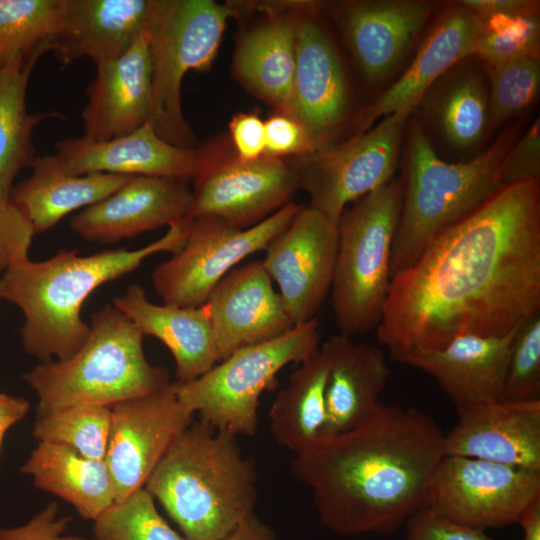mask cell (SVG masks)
<instances>
[{"label": "cell", "instance_id": "obj_1", "mask_svg": "<svg viewBox=\"0 0 540 540\" xmlns=\"http://www.w3.org/2000/svg\"><path fill=\"white\" fill-rule=\"evenodd\" d=\"M540 314L539 181L503 186L391 278L377 337L389 350L503 336Z\"/></svg>", "mask_w": 540, "mask_h": 540}, {"label": "cell", "instance_id": "obj_2", "mask_svg": "<svg viewBox=\"0 0 540 540\" xmlns=\"http://www.w3.org/2000/svg\"><path fill=\"white\" fill-rule=\"evenodd\" d=\"M445 434L417 408L380 404L355 428L295 454L291 471L320 523L343 536L388 534L427 506Z\"/></svg>", "mask_w": 540, "mask_h": 540}, {"label": "cell", "instance_id": "obj_3", "mask_svg": "<svg viewBox=\"0 0 540 540\" xmlns=\"http://www.w3.org/2000/svg\"><path fill=\"white\" fill-rule=\"evenodd\" d=\"M188 232L186 218L170 225L161 238L135 250L80 256L75 249H64L46 260L26 258L9 266L1 278L2 298L23 313L20 335L24 351L40 363L70 358L89 335V325L81 318L87 297L104 283L134 271L155 253H176Z\"/></svg>", "mask_w": 540, "mask_h": 540}, {"label": "cell", "instance_id": "obj_4", "mask_svg": "<svg viewBox=\"0 0 540 540\" xmlns=\"http://www.w3.org/2000/svg\"><path fill=\"white\" fill-rule=\"evenodd\" d=\"M255 462L237 437L193 420L174 440L144 488L187 540H222L254 515Z\"/></svg>", "mask_w": 540, "mask_h": 540}, {"label": "cell", "instance_id": "obj_5", "mask_svg": "<svg viewBox=\"0 0 540 540\" xmlns=\"http://www.w3.org/2000/svg\"><path fill=\"white\" fill-rule=\"evenodd\" d=\"M512 139L511 133H503L474 159L448 163L437 156L422 127H412L391 251V278L411 266L440 232L474 212L505 186L500 163Z\"/></svg>", "mask_w": 540, "mask_h": 540}, {"label": "cell", "instance_id": "obj_6", "mask_svg": "<svg viewBox=\"0 0 540 540\" xmlns=\"http://www.w3.org/2000/svg\"><path fill=\"white\" fill-rule=\"evenodd\" d=\"M144 335L113 305L93 314L89 335L70 358L41 362L22 374L38 398L37 409L76 404L112 406L155 393L168 371L149 363Z\"/></svg>", "mask_w": 540, "mask_h": 540}, {"label": "cell", "instance_id": "obj_7", "mask_svg": "<svg viewBox=\"0 0 540 540\" xmlns=\"http://www.w3.org/2000/svg\"><path fill=\"white\" fill-rule=\"evenodd\" d=\"M403 182L391 179L344 211L332 282V308L341 334L378 327L391 282V251Z\"/></svg>", "mask_w": 540, "mask_h": 540}, {"label": "cell", "instance_id": "obj_8", "mask_svg": "<svg viewBox=\"0 0 540 540\" xmlns=\"http://www.w3.org/2000/svg\"><path fill=\"white\" fill-rule=\"evenodd\" d=\"M235 13L232 5L212 0H152L145 26L152 63L148 123L167 142L193 148L182 112V82L188 72L210 67Z\"/></svg>", "mask_w": 540, "mask_h": 540}, {"label": "cell", "instance_id": "obj_9", "mask_svg": "<svg viewBox=\"0 0 540 540\" xmlns=\"http://www.w3.org/2000/svg\"><path fill=\"white\" fill-rule=\"evenodd\" d=\"M320 338L316 317L279 338L238 349L200 377L187 383L176 381L178 399L218 431L253 436L262 393L275 385L284 367L300 364L317 350Z\"/></svg>", "mask_w": 540, "mask_h": 540}, {"label": "cell", "instance_id": "obj_10", "mask_svg": "<svg viewBox=\"0 0 540 540\" xmlns=\"http://www.w3.org/2000/svg\"><path fill=\"white\" fill-rule=\"evenodd\" d=\"M304 205L290 202L260 223L245 229L210 219H189L183 247L159 263L152 283L164 304L197 307L215 285L255 252L265 250L284 231Z\"/></svg>", "mask_w": 540, "mask_h": 540}, {"label": "cell", "instance_id": "obj_11", "mask_svg": "<svg viewBox=\"0 0 540 540\" xmlns=\"http://www.w3.org/2000/svg\"><path fill=\"white\" fill-rule=\"evenodd\" d=\"M412 111L386 117L349 140L294 162L309 207L338 225L346 206L393 179L406 123Z\"/></svg>", "mask_w": 540, "mask_h": 540}, {"label": "cell", "instance_id": "obj_12", "mask_svg": "<svg viewBox=\"0 0 540 540\" xmlns=\"http://www.w3.org/2000/svg\"><path fill=\"white\" fill-rule=\"evenodd\" d=\"M540 497V471L445 455L432 478L427 506L458 524L485 531L518 524Z\"/></svg>", "mask_w": 540, "mask_h": 540}, {"label": "cell", "instance_id": "obj_13", "mask_svg": "<svg viewBox=\"0 0 540 540\" xmlns=\"http://www.w3.org/2000/svg\"><path fill=\"white\" fill-rule=\"evenodd\" d=\"M189 219H210L245 229L292 202L300 188L294 162L262 156L244 162L235 157H213L194 178Z\"/></svg>", "mask_w": 540, "mask_h": 540}, {"label": "cell", "instance_id": "obj_14", "mask_svg": "<svg viewBox=\"0 0 540 540\" xmlns=\"http://www.w3.org/2000/svg\"><path fill=\"white\" fill-rule=\"evenodd\" d=\"M110 409L105 462L118 502L145 486L168 448L195 415L179 401L176 382Z\"/></svg>", "mask_w": 540, "mask_h": 540}, {"label": "cell", "instance_id": "obj_15", "mask_svg": "<svg viewBox=\"0 0 540 540\" xmlns=\"http://www.w3.org/2000/svg\"><path fill=\"white\" fill-rule=\"evenodd\" d=\"M338 225L309 206L265 248L262 265L293 325L316 318L332 287Z\"/></svg>", "mask_w": 540, "mask_h": 540}, {"label": "cell", "instance_id": "obj_16", "mask_svg": "<svg viewBox=\"0 0 540 540\" xmlns=\"http://www.w3.org/2000/svg\"><path fill=\"white\" fill-rule=\"evenodd\" d=\"M295 19L291 116L302 124L318 151L331 145L346 117L347 80L338 51L310 4H295Z\"/></svg>", "mask_w": 540, "mask_h": 540}, {"label": "cell", "instance_id": "obj_17", "mask_svg": "<svg viewBox=\"0 0 540 540\" xmlns=\"http://www.w3.org/2000/svg\"><path fill=\"white\" fill-rule=\"evenodd\" d=\"M64 168L73 175L107 173L187 181L206 163L209 149L186 148L161 138L151 124L107 141L65 137L55 144Z\"/></svg>", "mask_w": 540, "mask_h": 540}, {"label": "cell", "instance_id": "obj_18", "mask_svg": "<svg viewBox=\"0 0 540 540\" xmlns=\"http://www.w3.org/2000/svg\"><path fill=\"white\" fill-rule=\"evenodd\" d=\"M208 307L220 361L293 327L281 296L259 260L233 268L212 289Z\"/></svg>", "mask_w": 540, "mask_h": 540}, {"label": "cell", "instance_id": "obj_19", "mask_svg": "<svg viewBox=\"0 0 540 540\" xmlns=\"http://www.w3.org/2000/svg\"><path fill=\"white\" fill-rule=\"evenodd\" d=\"M456 410L445 455L540 471V400H495Z\"/></svg>", "mask_w": 540, "mask_h": 540}, {"label": "cell", "instance_id": "obj_20", "mask_svg": "<svg viewBox=\"0 0 540 540\" xmlns=\"http://www.w3.org/2000/svg\"><path fill=\"white\" fill-rule=\"evenodd\" d=\"M192 198L186 181L132 176L117 191L74 215L70 225L85 240L115 243L188 218Z\"/></svg>", "mask_w": 540, "mask_h": 540}, {"label": "cell", "instance_id": "obj_21", "mask_svg": "<svg viewBox=\"0 0 540 540\" xmlns=\"http://www.w3.org/2000/svg\"><path fill=\"white\" fill-rule=\"evenodd\" d=\"M516 330L503 336L461 335L440 349L389 351L395 361L433 377L459 409L501 400L506 363Z\"/></svg>", "mask_w": 540, "mask_h": 540}, {"label": "cell", "instance_id": "obj_22", "mask_svg": "<svg viewBox=\"0 0 540 540\" xmlns=\"http://www.w3.org/2000/svg\"><path fill=\"white\" fill-rule=\"evenodd\" d=\"M437 4L429 0L346 3L341 24L353 57L370 83L387 78L413 46Z\"/></svg>", "mask_w": 540, "mask_h": 540}, {"label": "cell", "instance_id": "obj_23", "mask_svg": "<svg viewBox=\"0 0 540 540\" xmlns=\"http://www.w3.org/2000/svg\"><path fill=\"white\" fill-rule=\"evenodd\" d=\"M86 88L83 137L107 141L129 134L148 122L152 63L146 31L123 55L96 66Z\"/></svg>", "mask_w": 540, "mask_h": 540}, {"label": "cell", "instance_id": "obj_24", "mask_svg": "<svg viewBox=\"0 0 540 540\" xmlns=\"http://www.w3.org/2000/svg\"><path fill=\"white\" fill-rule=\"evenodd\" d=\"M482 31V20L463 6L456 4L445 12L405 72L360 112L357 133L390 114L413 111L440 76L460 60L476 55Z\"/></svg>", "mask_w": 540, "mask_h": 540}, {"label": "cell", "instance_id": "obj_25", "mask_svg": "<svg viewBox=\"0 0 540 540\" xmlns=\"http://www.w3.org/2000/svg\"><path fill=\"white\" fill-rule=\"evenodd\" d=\"M152 0H64L49 52L63 66H96L128 51L145 29Z\"/></svg>", "mask_w": 540, "mask_h": 540}, {"label": "cell", "instance_id": "obj_26", "mask_svg": "<svg viewBox=\"0 0 540 540\" xmlns=\"http://www.w3.org/2000/svg\"><path fill=\"white\" fill-rule=\"evenodd\" d=\"M328 363L325 423L319 438L349 431L380 406L390 370L384 352L341 333L321 346Z\"/></svg>", "mask_w": 540, "mask_h": 540}, {"label": "cell", "instance_id": "obj_27", "mask_svg": "<svg viewBox=\"0 0 540 540\" xmlns=\"http://www.w3.org/2000/svg\"><path fill=\"white\" fill-rule=\"evenodd\" d=\"M112 305L144 336H153L168 348L175 361L178 383L200 377L220 361L205 303L197 307L154 304L140 285L132 284L123 295L114 298Z\"/></svg>", "mask_w": 540, "mask_h": 540}, {"label": "cell", "instance_id": "obj_28", "mask_svg": "<svg viewBox=\"0 0 540 540\" xmlns=\"http://www.w3.org/2000/svg\"><path fill=\"white\" fill-rule=\"evenodd\" d=\"M266 6L267 17L239 39L234 71L247 89L291 115L296 63L295 4L288 12Z\"/></svg>", "mask_w": 540, "mask_h": 540}, {"label": "cell", "instance_id": "obj_29", "mask_svg": "<svg viewBox=\"0 0 540 540\" xmlns=\"http://www.w3.org/2000/svg\"><path fill=\"white\" fill-rule=\"evenodd\" d=\"M31 168V175L13 187L10 200L35 234L51 229L66 215L105 199L132 177L107 173L73 175L56 153L37 156Z\"/></svg>", "mask_w": 540, "mask_h": 540}, {"label": "cell", "instance_id": "obj_30", "mask_svg": "<svg viewBox=\"0 0 540 540\" xmlns=\"http://www.w3.org/2000/svg\"><path fill=\"white\" fill-rule=\"evenodd\" d=\"M20 473L29 475L36 488L70 504L85 520L94 522L116 502L105 459H90L73 449L38 442Z\"/></svg>", "mask_w": 540, "mask_h": 540}, {"label": "cell", "instance_id": "obj_31", "mask_svg": "<svg viewBox=\"0 0 540 540\" xmlns=\"http://www.w3.org/2000/svg\"><path fill=\"white\" fill-rule=\"evenodd\" d=\"M44 52L18 57L0 64V200L10 201L18 173L32 167L36 151L34 129L49 119H67L57 111L28 112L27 88L30 75Z\"/></svg>", "mask_w": 540, "mask_h": 540}, {"label": "cell", "instance_id": "obj_32", "mask_svg": "<svg viewBox=\"0 0 540 540\" xmlns=\"http://www.w3.org/2000/svg\"><path fill=\"white\" fill-rule=\"evenodd\" d=\"M328 363L319 347L291 375L269 411L270 432L281 447L297 454L319 439L325 423Z\"/></svg>", "mask_w": 540, "mask_h": 540}, {"label": "cell", "instance_id": "obj_33", "mask_svg": "<svg viewBox=\"0 0 540 540\" xmlns=\"http://www.w3.org/2000/svg\"><path fill=\"white\" fill-rule=\"evenodd\" d=\"M111 424V409L76 404L37 409L32 436L37 442L67 446L90 459H105Z\"/></svg>", "mask_w": 540, "mask_h": 540}, {"label": "cell", "instance_id": "obj_34", "mask_svg": "<svg viewBox=\"0 0 540 540\" xmlns=\"http://www.w3.org/2000/svg\"><path fill=\"white\" fill-rule=\"evenodd\" d=\"M64 0H0V64L49 52Z\"/></svg>", "mask_w": 540, "mask_h": 540}, {"label": "cell", "instance_id": "obj_35", "mask_svg": "<svg viewBox=\"0 0 540 540\" xmlns=\"http://www.w3.org/2000/svg\"><path fill=\"white\" fill-rule=\"evenodd\" d=\"M439 100L437 119L446 139L458 148L476 145L489 118L488 95L481 78L474 72L460 75Z\"/></svg>", "mask_w": 540, "mask_h": 540}, {"label": "cell", "instance_id": "obj_36", "mask_svg": "<svg viewBox=\"0 0 540 540\" xmlns=\"http://www.w3.org/2000/svg\"><path fill=\"white\" fill-rule=\"evenodd\" d=\"M94 540H187L161 516L143 487L115 502L93 522Z\"/></svg>", "mask_w": 540, "mask_h": 540}, {"label": "cell", "instance_id": "obj_37", "mask_svg": "<svg viewBox=\"0 0 540 540\" xmlns=\"http://www.w3.org/2000/svg\"><path fill=\"white\" fill-rule=\"evenodd\" d=\"M487 69L490 76L489 117L494 124L520 114L538 94L539 58L521 56Z\"/></svg>", "mask_w": 540, "mask_h": 540}, {"label": "cell", "instance_id": "obj_38", "mask_svg": "<svg viewBox=\"0 0 540 540\" xmlns=\"http://www.w3.org/2000/svg\"><path fill=\"white\" fill-rule=\"evenodd\" d=\"M483 31L476 55L492 67L511 59L539 58L540 24L538 14H499L482 20Z\"/></svg>", "mask_w": 540, "mask_h": 540}, {"label": "cell", "instance_id": "obj_39", "mask_svg": "<svg viewBox=\"0 0 540 540\" xmlns=\"http://www.w3.org/2000/svg\"><path fill=\"white\" fill-rule=\"evenodd\" d=\"M501 400H540V314L521 324L513 337Z\"/></svg>", "mask_w": 540, "mask_h": 540}, {"label": "cell", "instance_id": "obj_40", "mask_svg": "<svg viewBox=\"0 0 540 540\" xmlns=\"http://www.w3.org/2000/svg\"><path fill=\"white\" fill-rule=\"evenodd\" d=\"M504 185L539 181L540 119L533 122L524 135L510 146L500 163Z\"/></svg>", "mask_w": 540, "mask_h": 540}, {"label": "cell", "instance_id": "obj_41", "mask_svg": "<svg viewBox=\"0 0 540 540\" xmlns=\"http://www.w3.org/2000/svg\"><path fill=\"white\" fill-rule=\"evenodd\" d=\"M265 156L286 159L316 150L302 124L293 116L277 112L264 121Z\"/></svg>", "mask_w": 540, "mask_h": 540}, {"label": "cell", "instance_id": "obj_42", "mask_svg": "<svg viewBox=\"0 0 540 540\" xmlns=\"http://www.w3.org/2000/svg\"><path fill=\"white\" fill-rule=\"evenodd\" d=\"M34 235L30 223L11 200H0V273L29 258Z\"/></svg>", "mask_w": 540, "mask_h": 540}, {"label": "cell", "instance_id": "obj_43", "mask_svg": "<svg viewBox=\"0 0 540 540\" xmlns=\"http://www.w3.org/2000/svg\"><path fill=\"white\" fill-rule=\"evenodd\" d=\"M405 526V540H495L485 531L446 519L428 506L413 513Z\"/></svg>", "mask_w": 540, "mask_h": 540}, {"label": "cell", "instance_id": "obj_44", "mask_svg": "<svg viewBox=\"0 0 540 540\" xmlns=\"http://www.w3.org/2000/svg\"><path fill=\"white\" fill-rule=\"evenodd\" d=\"M71 517L60 516L58 504L51 502L25 524L1 527L0 540H94L68 534Z\"/></svg>", "mask_w": 540, "mask_h": 540}, {"label": "cell", "instance_id": "obj_45", "mask_svg": "<svg viewBox=\"0 0 540 540\" xmlns=\"http://www.w3.org/2000/svg\"><path fill=\"white\" fill-rule=\"evenodd\" d=\"M230 137L236 157L244 162L265 155L264 121L255 113H239L229 123Z\"/></svg>", "mask_w": 540, "mask_h": 540}, {"label": "cell", "instance_id": "obj_46", "mask_svg": "<svg viewBox=\"0 0 540 540\" xmlns=\"http://www.w3.org/2000/svg\"><path fill=\"white\" fill-rule=\"evenodd\" d=\"M457 4L474 13L481 20L491 16L538 14L539 2L531 0H462Z\"/></svg>", "mask_w": 540, "mask_h": 540}, {"label": "cell", "instance_id": "obj_47", "mask_svg": "<svg viewBox=\"0 0 540 540\" xmlns=\"http://www.w3.org/2000/svg\"><path fill=\"white\" fill-rule=\"evenodd\" d=\"M222 540H277L272 528L255 514L244 520Z\"/></svg>", "mask_w": 540, "mask_h": 540}, {"label": "cell", "instance_id": "obj_48", "mask_svg": "<svg viewBox=\"0 0 540 540\" xmlns=\"http://www.w3.org/2000/svg\"><path fill=\"white\" fill-rule=\"evenodd\" d=\"M29 408L26 399L0 392V426L10 429L26 416Z\"/></svg>", "mask_w": 540, "mask_h": 540}, {"label": "cell", "instance_id": "obj_49", "mask_svg": "<svg viewBox=\"0 0 540 540\" xmlns=\"http://www.w3.org/2000/svg\"><path fill=\"white\" fill-rule=\"evenodd\" d=\"M518 524L524 533L523 540H540V497L525 509Z\"/></svg>", "mask_w": 540, "mask_h": 540}, {"label": "cell", "instance_id": "obj_50", "mask_svg": "<svg viewBox=\"0 0 540 540\" xmlns=\"http://www.w3.org/2000/svg\"><path fill=\"white\" fill-rule=\"evenodd\" d=\"M9 429L4 427V426H0V454H1V450H2V445H3V442H4V438H5V435L7 433Z\"/></svg>", "mask_w": 540, "mask_h": 540}, {"label": "cell", "instance_id": "obj_51", "mask_svg": "<svg viewBox=\"0 0 540 540\" xmlns=\"http://www.w3.org/2000/svg\"><path fill=\"white\" fill-rule=\"evenodd\" d=\"M2 294H3V282H2V279L0 278V300L3 299Z\"/></svg>", "mask_w": 540, "mask_h": 540}]
</instances>
